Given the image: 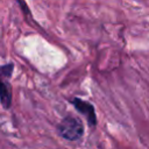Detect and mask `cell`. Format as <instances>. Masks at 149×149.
I'll return each instance as SVG.
<instances>
[{"instance_id": "obj_2", "label": "cell", "mask_w": 149, "mask_h": 149, "mask_svg": "<svg viewBox=\"0 0 149 149\" xmlns=\"http://www.w3.org/2000/svg\"><path fill=\"white\" fill-rule=\"evenodd\" d=\"M14 64L8 63L0 66V102L3 108L8 109L12 105V88L8 79L12 77Z\"/></svg>"}, {"instance_id": "obj_3", "label": "cell", "mask_w": 149, "mask_h": 149, "mask_svg": "<svg viewBox=\"0 0 149 149\" xmlns=\"http://www.w3.org/2000/svg\"><path fill=\"white\" fill-rule=\"evenodd\" d=\"M70 102L73 105V107L76 108L77 112H79L81 115L85 116L87 123L91 126V127H94L98 122L97 120V114H95V111H94V107L91 102L88 101H85L80 98H72L70 100Z\"/></svg>"}, {"instance_id": "obj_1", "label": "cell", "mask_w": 149, "mask_h": 149, "mask_svg": "<svg viewBox=\"0 0 149 149\" xmlns=\"http://www.w3.org/2000/svg\"><path fill=\"white\" fill-rule=\"evenodd\" d=\"M57 132L61 137L68 141H77L84 134V126L80 119L68 115L57 126Z\"/></svg>"}]
</instances>
